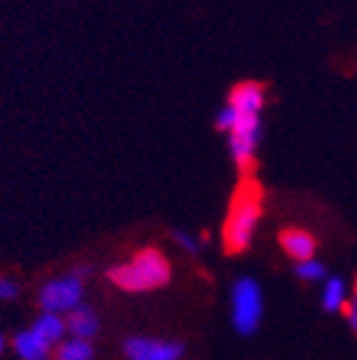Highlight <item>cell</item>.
<instances>
[{
	"label": "cell",
	"mask_w": 357,
	"mask_h": 360,
	"mask_svg": "<svg viewBox=\"0 0 357 360\" xmlns=\"http://www.w3.org/2000/svg\"><path fill=\"white\" fill-rule=\"evenodd\" d=\"M173 268L168 258L155 248H143L128 263H117L108 268V281L125 292H150L168 285Z\"/></svg>",
	"instance_id": "cell-1"
},
{
	"label": "cell",
	"mask_w": 357,
	"mask_h": 360,
	"mask_svg": "<svg viewBox=\"0 0 357 360\" xmlns=\"http://www.w3.org/2000/svg\"><path fill=\"white\" fill-rule=\"evenodd\" d=\"M30 330H33L38 338H43L51 348L60 345L67 338L65 318H63V315H56V313H40L33 321V326H30Z\"/></svg>",
	"instance_id": "cell-11"
},
{
	"label": "cell",
	"mask_w": 357,
	"mask_h": 360,
	"mask_svg": "<svg viewBox=\"0 0 357 360\" xmlns=\"http://www.w3.org/2000/svg\"><path fill=\"white\" fill-rule=\"evenodd\" d=\"M265 315V298L263 288L255 278L242 276L230 288V321L240 335L257 333Z\"/></svg>",
	"instance_id": "cell-3"
},
{
	"label": "cell",
	"mask_w": 357,
	"mask_h": 360,
	"mask_svg": "<svg viewBox=\"0 0 357 360\" xmlns=\"http://www.w3.org/2000/svg\"><path fill=\"white\" fill-rule=\"evenodd\" d=\"M342 313H345V318H347V326L357 333V292L355 295H350V300H347V305H345Z\"/></svg>",
	"instance_id": "cell-17"
},
{
	"label": "cell",
	"mask_w": 357,
	"mask_h": 360,
	"mask_svg": "<svg viewBox=\"0 0 357 360\" xmlns=\"http://www.w3.org/2000/svg\"><path fill=\"white\" fill-rule=\"evenodd\" d=\"M173 238H175V243H178V245L183 248V250L188 255H195L197 250H200V238H195L193 233H188V231H173Z\"/></svg>",
	"instance_id": "cell-15"
},
{
	"label": "cell",
	"mask_w": 357,
	"mask_h": 360,
	"mask_svg": "<svg viewBox=\"0 0 357 360\" xmlns=\"http://www.w3.org/2000/svg\"><path fill=\"white\" fill-rule=\"evenodd\" d=\"M125 360H183L185 345L170 338L130 335L123 343Z\"/></svg>",
	"instance_id": "cell-6"
},
{
	"label": "cell",
	"mask_w": 357,
	"mask_h": 360,
	"mask_svg": "<svg viewBox=\"0 0 357 360\" xmlns=\"http://www.w3.org/2000/svg\"><path fill=\"white\" fill-rule=\"evenodd\" d=\"M260 138H263V120H260V115H240L238 112V120H235L233 130L228 133V150L240 170L252 168Z\"/></svg>",
	"instance_id": "cell-5"
},
{
	"label": "cell",
	"mask_w": 357,
	"mask_h": 360,
	"mask_svg": "<svg viewBox=\"0 0 357 360\" xmlns=\"http://www.w3.org/2000/svg\"><path fill=\"white\" fill-rule=\"evenodd\" d=\"M3 350H6V335L0 333V355H3Z\"/></svg>",
	"instance_id": "cell-18"
},
{
	"label": "cell",
	"mask_w": 357,
	"mask_h": 360,
	"mask_svg": "<svg viewBox=\"0 0 357 360\" xmlns=\"http://www.w3.org/2000/svg\"><path fill=\"white\" fill-rule=\"evenodd\" d=\"M295 276L305 283H323L327 278V270H325V265L318 258H307L295 263Z\"/></svg>",
	"instance_id": "cell-14"
},
{
	"label": "cell",
	"mask_w": 357,
	"mask_h": 360,
	"mask_svg": "<svg viewBox=\"0 0 357 360\" xmlns=\"http://www.w3.org/2000/svg\"><path fill=\"white\" fill-rule=\"evenodd\" d=\"M260 218H263V193L252 180H242L233 195L228 220L223 228L225 248L230 253H242L250 248Z\"/></svg>",
	"instance_id": "cell-2"
},
{
	"label": "cell",
	"mask_w": 357,
	"mask_h": 360,
	"mask_svg": "<svg viewBox=\"0 0 357 360\" xmlns=\"http://www.w3.org/2000/svg\"><path fill=\"white\" fill-rule=\"evenodd\" d=\"M20 285H18L13 278H0V300H15Z\"/></svg>",
	"instance_id": "cell-16"
},
{
	"label": "cell",
	"mask_w": 357,
	"mask_h": 360,
	"mask_svg": "<svg viewBox=\"0 0 357 360\" xmlns=\"http://www.w3.org/2000/svg\"><path fill=\"white\" fill-rule=\"evenodd\" d=\"M13 350L20 360H51L53 348L45 343L43 338H38L33 330H20L13 338Z\"/></svg>",
	"instance_id": "cell-10"
},
{
	"label": "cell",
	"mask_w": 357,
	"mask_h": 360,
	"mask_svg": "<svg viewBox=\"0 0 357 360\" xmlns=\"http://www.w3.org/2000/svg\"><path fill=\"white\" fill-rule=\"evenodd\" d=\"M53 358L56 360H93L95 358L93 340H80V338L67 335L60 345L53 348Z\"/></svg>",
	"instance_id": "cell-13"
},
{
	"label": "cell",
	"mask_w": 357,
	"mask_h": 360,
	"mask_svg": "<svg viewBox=\"0 0 357 360\" xmlns=\"http://www.w3.org/2000/svg\"><path fill=\"white\" fill-rule=\"evenodd\" d=\"M228 105L235 108L240 115H260L265 108V88L257 80L238 83L228 96Z\"/></svg>",
	"instance_id": "cell-7"
},
{
	"label": "cell",
	"mask_w": 357,
	"mask_h": 360,
	"mask_svg": "<svg viewBox=\"0 0 357 360\" xmlns=\"http://www.w3.org/2000/svg\"><path fill=\"white\" fill-rule=\"evenodd\" d=\"M85 298V283L78 276H63L48 281L38 292V303L43 313H56L65 318L70 310H75L78 305H83Z\"/></svg>",
	"instance_id": "cell-4"
},
{
	"label": "cell",
	"mask_w": 357,
	"mask_h": 360,
	"mask_svg": "<svg viewBox=\"0 0 357 360\" xmlns=\"http://www.w3.org/2000/svg\"><path fill=\"white\" fill-rule=\"evenodd\" d=\"M347 300H350V292L342 278L327 276L323 281V290H320V305H323L327 313H340L345 310Z\"/></svg>",
	"instance_id": "cell-12"
},
{
	"label": "cell",
	"mask_w": 357,
	"mask_h": 360,
	"mask_svg": "<svg viewBox=\"0 0 357 360\" xmlns=\"http://www.w3.org/2000/svg\"><path fill=\"white\" fill-rule=\"evenodd\" d=\"M280 245L295 263L315 258V250H318V240L307 231H300V228H287V231L280 233Z\"/></svg>",
	"instance_id": "cell-9"
},
{
	"label": "cell",
	"mask_w": 357,
	"mask_h": 360,
	"mask_svg": "<svg viewBox=\"0 0 357 360\" xmlns=\"http://www.w3.org/2000/svg\"><path fill=\"white\" fill-rule=\"evenodd\" d=\"M65 328L70 338H80V340H93L100 333V318L90 305H78L75 310L65 315Z\"/></svg>",
	"instance_id": "cell-8"
}]
</instances>
